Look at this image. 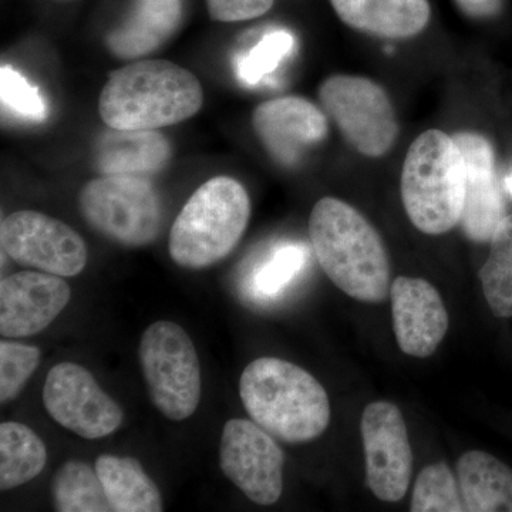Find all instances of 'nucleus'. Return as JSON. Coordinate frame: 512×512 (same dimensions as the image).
Returning a JSON list of instances; mask_svg holds the SVG:
<instances>
[{"label":"nucleus","mask_w":512,"mask_h":512,"mask_svg":"<svg viewBox=\"0 0 512 512\" xmlns=\"http://www.w3.org/2000/svg\"><path fill=\"white\" fill-rule=\"evenodd\" d=\"M309 261V249L301 242L284 241L274 245L249 266L241 281V292L255 305L276 302Z\"/></svg>","instance_id":"21"},{"label":"nucleus","mask_w":512,"mask_h":512,"mask_svg":"<svg viewBox=\"0 0 512 512\" xmlns=\"http://www.w3.org/2000/svg\"><path fill=\"white\" fill-rule=\"evenodd\" d=\"M43 403L60 426L87 440L104 439L123 423L119 404L101 390L89 370L76 363H59L49 370Z\"/></svg>","instance_id":"11"},{"label":"nucleus","mask_w":512,"mask_h":512,"mask_svg":"<svg viewBox=\"0 0 512 512\" xmlns=\"http://www.w3.org/2000/svg\"><path fill=\"white\" fill-rule=\"evenodd\" d=\"M72 298L62 278L47 272L25 271L0 281V333L28 338L46 329Z\"/></svg>","instance_id":"13"},{"label":"nucleus","mask_w":512,"mask_h":512,"mask_svg":"<svg viewBox=\"0 0 512 512\" xmlns=\"http://www.w3.org/2000/svg\"><path fill=\"white\" fill-rule=\"evenodd\" d=\"M138 355L154 406L170 420L191 417L201 400V366L188 333L167 320L153 323Z\"/></svg>","instance_id":"6"},{"label":"nucleus","mask_w":512,"mask_h":512,"mask_svg":"<svg viewBox=\"0 0 512 512\" xmlns=\"http://www.w3.org/2000/svg\"><path fill=\"white\" fill-rule=\"evenodd\" d=\"M466 198V161L453 137L424 131L407 151L402 200L414 227L441 235L460 224Z\"/></svg>","instance_id":"4"},{"label":"nucleus","mask_w":512,"mask_h":512,"mask_svg":"<svg viewBox=\"0 0 512 512\" xmlns=\"http://www.w3.org/2000/svg\"><path fill=\"white\" fill-rule=\"evenodd\" d=\"M309 237L319 265L340 291L366 303L389 298V254L379 232L356 208L322 198L311 212Z\"/></svg>","instance_id":"1"},{"label":"nucleus","mask_w":512,"mask_h":512,"mask_svg":"<svg viewBox=\"0 0 512 512\" xmlns=\"http://www.w3.org/2000/svg\"><path fill=\"white\" fill-rule=\"evenodd\" d=\"M464 508L468 512H512V470L503 461L467 451L457 463Z\"/></svg>","instance_id":"20"},{"label":"nucleus","mask_w":512,"mask_h":512,"mask_svg":"<svg viewBox=\"0 0 512 512\" xmlns=\"http://www.w3.org/2000/svg\"><path fill=\"white\" fill-rule=\"evenodd\" d=\"M204 101L200 80L168 60H138L111 73L99 99L101 120L117 130H157L191 119Z\"/></svg>","instance_id":"2"},{"label":"nucleus","mask_w":512,"mask_h":512,"mask_svg":"<svg viewBox=\"0 0 512 512\" xmlns=\"http://www.w3.org/2000/svg\"><path fill=\"white\" fill-rule=\"evenodd\" d=\"M181 18L183 0H136L126 20L107 36V47L120 59H140L173 36Z\"/></svg>","instance_id":"17"},{"label":"nucleus","mask_w":512,"mask_h":512,"mask_svg":"<svg viewBox=\"0 0 512 512\" xmlns=\"http://www.w3.org/2000/svg\"><path fill=\"white\" fill-rule=\"evenodd\" d=\"M410 511L463 512L460 484L447 464H430L421 470L414 485Z\"/></svg>","instance_id":"27"},{"label":"nucleus","mask_w":512,"mask_h":512,"mask_svg":"<svg viewBox=\"0 0 512 512\" xmlns=\"http://www.w3.org/2000/svg\"><path fill=\"white\" fill-rule=\"evenodd\" d=\"M478 276L494 315L512 318V214L495 229L490 239V255Z\"/></svg>","instance_id":"25"},{"label":"nucleus","mask_w":512,"mask_h":512,"mask_svg":"<svg viewBox=\"0 0 512 512\" xmlns=\"http://www.w3.org/2000/svg\"><path fill=\"white\" fill-rule=\"evenodd\" d=\"M52 500L57 512H111L96 468L79 460L64 463L53 477Z\"/></svg>","instance_id":"24"},{"label":"nucleus","mask_w":512,"mask_h":512,"mask_svg":"<svg viewBox=\"0 0 512 512\" xmlns=\"http://www.w3.org/2000/svg\"><path fill=\"white\" fill-rule=\"evenodd\" d=\"M319 99L345 140L363 156L382 157L396 143L399 124L392 101L373 80L329 77L320 86Z\"/></svg>","instance_id":"8"},{"label":"nucleus","mask_w":512,"mask_h":512,"mask_svg":"<svg viewBox=\"0 0 512 512\" xmlns=\"http://www.w3.org/2000/svg\"><path fill=\"white\" fill-rule=\"evenodd\" d=\"M47 450L42 439L22 423L6 421L0 426V488L12 490L42 473Z\"/></svg>","instance_id":"23"},{"label":"nucleus","mask_w":512,"mask_h":512,"mask_svg":"<svg viewBox=\"0 0 512 512\" xmlns=\"http://www.w3.org/2000/svg\"><path fill=\"white\" fill-rule=\"evenodd\" d=\"M222 473L252 503L272 505L284 487V451L254 420L232 419L222 430Z\"/></svg>","instance_id":"10"},{"label":"nucleus","mask_w":512,"mask_h":512,"mask_svg":"<svg viewBox=\"0 0 512 512\" xmlns=\"http://www.w3.org/2000/svg\"><path fill=\"white\" fill-rule=\"evenodd\" d=\"M116 512H160L163 497L136 458L101 454L94 464Z\"/></svg>","instance_id":"22"},{"label":"nucleus","mask_w":512,"mask_h":512,"mask_svg":"<svg viewBox=\"0 0 512 512\" xmlns=\"http://www.w3.org/2000/svg\"><path fill=\"white\" fill-rule=\"evenodd\" d=\"M458 8L471 18L494 16L501 8V0H456Z\"/></svg>","instance_id":"31"},{"label":"nucleus","mask_w":512,"mask_h":512,"mask_svg":"<svg viewBox=\"0 0 512 512\" xmlns=\"http://www.w3.org/2000/svg\"><path fill=\"white\" fill-rule=\"evenodd\" d=\"M239 394L251 419L285 443H308L328 429V393L311 373L288 360L261 357L249 363Z\"/></svg>","instance_id":"3"},{"label":"nucleus","mask_w":512,"mask_h":512,"mask_svg":"<svg viewBox=\"0 0 512 512\" xmlns=\"http://www.w3.org/2000/svg\"><path fill=\"white\" fill-rule=\"evenodd\" d=\"M390 296L394 335L402 352L420 359L433 355L450 325L439 291L424 279L399 276Z\"/></svg>","instance_id":"16"},{"label":"nucleus","mask_w":512,"mask_h":512,"mask_svg":"<svg viewBox=\"0 0 512 512\" xmlns=\"http://www.w3.org/2000/svg\"><path fill=\"white\" fill-rule=\"evenodd\" d=\"M256 136L278 163H298L306 150L328 136V119L311 101L278 97L259 104L252 114Z\"/></svg>","instance_id":"14"},{"label":"nucleus","mask_w":512,"mask_h":512,"mask_svg":"<svg viewBox=\"0 0 512 512\" xmlns=\"http://www.w3.org/2000/svg\"><path fill=\"white\" fill-rule=\"evenodd\" d=\"M366 458V480L384 503H397L409 490L413 451L406 421L396 404L370 403L360 421Z\"/></svg>","instance_id":"12"},{"label":"nucleus","mask_w":512,"mask_h":512,"mask_svg":"<svg viewBox=\"0 0 512 512\" xmlns=\"http://www.w3.org/2000/svg\"><path fill=\"white\" fill-rule=\"evenodd\" d=\"M275 0H207L208 12L218 22H242L265 15Z\"/></svg>","instance_id":"30"},{"label":"nucleus","mask_w":512,"mask_h":512,"mask_svg":"<svg viewBox=\"0 0 512 512\" xmlns=\"http://www.w3.org/2000/svg\"><path fill=\"white\" fill-rule=\"evenodd\" d=\"M96 167L104 175H144L163 170L171 158L167 138L157 130L110 128L97 140Z\"/></svg>","instance_id":"19"},{"label":"nucleus","mask_w":512,"mask_h":512,"mask_svg":"<svg viewBox=\"0 0 512 512\" xmlns=\"http://www.w3.org/2000/svg\"><path fill=\"white\" fill-rule=\"evenodd\" d=\"M251 200L244 185L215 177L197 188L175 218L168 251L175 264L204 269L227 258L247 231Z\"/></svg>","instance_id":"5"},{"label":"nucleus","mask_w":512,"mask_h":512,"mask_svg":"<svg viewBox=\"0 0 512 512\" xmlns=\"http://www.w3.org/2000/svg\"><path fill=\"white\" fill-rule=\"evenodd\" d=\"M3 251L23 266L72 278L86 268L87 245L64 222L42 212L16 211L0 225Z\"/></svg>","instance_id":"9"},{"label":"nucleus","mask_w":512,"mask_h":512,"mask_svg":"<svg viewBox=\"0 0 512 512\" xmlns=\"http://www.w3.org/2000/svg\"><path fill=\"white\" fill-rule=\"evenodd\" d=\"M0 99L3 107L19 119L43 121L47 117V106L39 89L10 66L0 69Z\"/></svg>","instance_id":"29"},{"label":"nucleus","mask_w":512,"mask_h":512,"mask_svg":"<svg viewBox=\"0 0 512 512\" xmlns=\"http://www.w3.org/2000/svg\"><path fill=\"white\" fill-rule=\"evenodd\" d=\"M40 363V352L35 346L10 340L0 342V402L15 400Z\"/></svg>","instance_id":"28"},{"label":"nucleus","mask_w":512,"mask_h":512,"mask_svg":"<svg viewBox=\"0 0 512 512\" xmlns=\"http://www.w3.org/2000/svg\"><path fill=\"white\" fill-rule=\"evenodd\" d=\"M349 28L377 37L409 39L426 29L429 0H330Z\"/></svg>","instance_id":"18"},{"label":"nucleus","mask_w":512,"mask_h":512,"mask_svg":"<svg viewBox=\"0 0 512 512\" xmlns=\"http://www.w3.org/2000/svg\"><path fill=\"white\" fill-rule=\"evenodd\" d=\"M505 188H507V191L510 192V195L512 197V174L508 175V177L505 178Z\"/></svg>","instance_id":"32"},{"label":"nucleus","mask_w":512,"mask_h":512,"mask_svg":"<svg viewBox=\"0 0 512 512\" xmlns=\"http://www.w3.org/2000/svg\"><path fill=\"white\" fill-rule=\"evenodd\" d=\"M90 227L126 247H144L160 234L163 208L146 178L104 175L89 181L79 197Z\"/></svg>","instance_id":"7"},{"label":"nucleus","mask_w":512,"mask_h":512,"mask_svg":"<svg viewBox=\"0 0 512 512\" xmlns=\"http://www.w3.org/2000/svg\"><path fill=\"white\" fill-rule=\"evenodd\" d=\"M295 37L288 30L276 29L266 33L248 52L235 60V74L245 86H258L278 72L281 64L292 55Z\"/></svg>","instance_id":"26"},{"label":"nucleus","mask_w":512,"mask_h":512,"mask_svg":"<svg viewBox=\"0 0 512 512\" xmlns=\"http://www.w3.org/2000/svg\"><path fill=\"white\" fill-rule=\"evenodd\" d=\"M453 138L466 161V198L460 224L471 241L490 242L495 229L507 217L494 148L487 138L471 131H461Z\"/></svg>","instance_id":"15"}]
</instances>
